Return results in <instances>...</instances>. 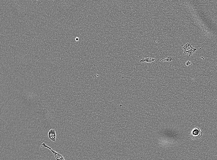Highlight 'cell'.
I'll use <instances>...</instances> for the list:
<instances>
[{
    "instance_id": "3",
    "label": "cell",
    "mask_w": 217,
    "mask_h": 160,
    "mask_svg": "<svg viewBox=\"0 0 217 160\" xmlns=\"http://www.w3.org/2000/svg\"><path fill=\"white\" fill-rule=\"evenodd\" d=\"M43 147L46 148L50 150L54 154L56 160H65L63 156L60 154L56 152L48 146L45 143H43L42 144L41 147Z\"/></svg>"
},
{
    "instance_id": "4",
    "label": "cell",
    "mask_w": 217,
    "mask_h": 160,
    "mask_svg": "<svg viewBox=\"0 0 217 160\" xmlns=\"http://www.w3.org/2000/svg\"><path fill=\"white\" fill-rule=\"evenodd\" d=\"M48 136L49 138L52 141L55 142L56 141V135L55 130V129L51 128L48 132Z\"/></svg>"
},
{
    "instance_id": "7",
    "label": "cell",
    "mask_w": 217,
    "mask_h": 160,
    "mask_svg": "<svg viewBox=\"0 0 217 160\" xmlns=\"http://www.w3.org/2000/svg\"><path fill=\"white\" fill-rule=\"evenodd\" d=\"M191 62L189 61H187L186 62V65L187 66H189V65H190L191 64Z\"/></svg>"
},
{
    "instance_id": "6",
    "label": "cell",
    "mask_w": 217,
    "mask_h": 160,
    "mask_svg": "<svg viewBox=\"0 0 217 160\" xmlns=\"http://www.w3.org/2000/svg\"><path fill=\"white\" fill-rule=\"evenodd\" d=\"M173 60V59L172 57H167L166 58L163 59H161L159 60V61H166V62H170L171 61H172Z\"/></svg>"
},
{
    "instance_id": "1",
    "label": "cell",
    "mask_w": 217,
    "mask_h": 160,
    "mask_svg": "<svg viewBox=\"0 0 217 160\" xmlns=\"http://www.w3.org/2000/svg\"><path fill=\"white\" fill-rule=\"evenodd\" d=\"M184 53L190 56L197 50L196 48H193L189 42L185 44L183 47Z\"/></svg>"
},
{
    "instance_id": "2",
    "label": "cell",
    "mask_w": 217,
    "mask_h": 160,
    "mask_svg": "<svg viewBox=\"0 0 217 160\" xmlns=\"http://www.w3.org/2000/svg\"><path fill=\"white\" fill-rule=\"evenodd\" d=\"M202 134L203 133L200 129L196 127L191 131L190 136L191 138L193 139H197L201 137Z\"/></svg>"
},
{
    "instance_id": "5",
    "label": "cell",
    "mask_w": 217,
    "mask_h": 160,
    "mask_svg": "<svg viewBox=\"0 0 217 160\" xmlns=\"http://www.w3.org/2000/svg\"><path fill=\"white\" fill-rule=\"evenodd\" d=\"M158 59H156L152 58H143L141 60H140V62H150L155 61H158Z\"/></svg>"
}]
</instances>
